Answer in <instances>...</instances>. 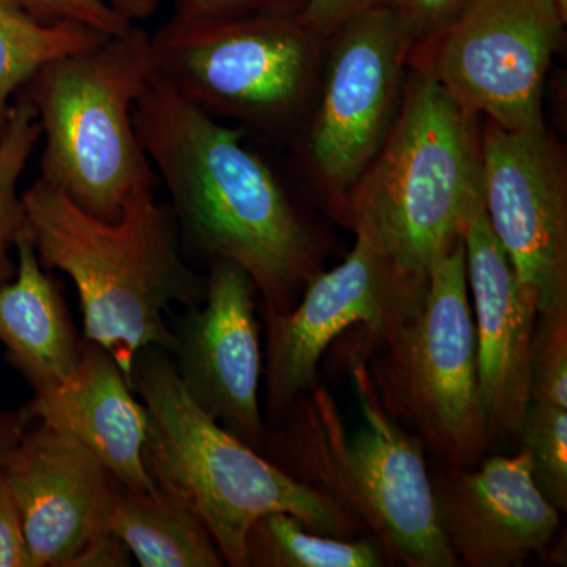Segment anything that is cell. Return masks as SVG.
<instances>
[{
  "mask_svg": "<svg viewBox=\"0 0 567 567\" xmlns=\"http://www.w3.org/2000/svg\"><path fill=\"white\" fill-rule=\"evenodd\" d=\"M0 567H32L17 502L0 468Z\"/></svg>",
  "mask_w": 567,
  "mask_h": 567,
  "instance_id": "83f0119b",
  "label": "cell"
},
{
  "mask_svg": "<svg viewBox=\"0 0 567 567\" xmlns=\"http://www.w3.org/2000/svg\"><path fill=\"white\" fill-rule=\"evenodd\" d=\"M436 518L458 565L509 567L543 551L559 511L540 494L527 451L432 476Z\"/></svg>",
  "mask_w": 567,
  "mask_h": 567,
  "instance_id": "9a60e30c",
  "label": "cell"
},
{
  "mask_svg": "<svg viewBox=\"0 0 567 567\" xmlns=\"http://www.w3.org/2000/svg\"><path fill=\"white\" fill-rule=\"evenodd\" d=\"M555 6L561 13L563 20L567 21V0H554Z\"/></svg>",
  "mask_w": 567,
  "mask_h": 567,
  "instance_id": "1f68e13d",
  "label": "cell"
},
{
  "mask_svg": "<svg viewBox=\"0 0 567 567\" xmlns=\"http://www.w3.org/2000/svg\"><path fill=\"white\" fill-rule=\"evenodd\" d=\"M427 281L399 270L357 237L338 267L317 271L287 312L260 311L265 324V406L271 421L317 385L319 364L339 336L363 324L380 333L415 315Z\"/></svg>",
  "mask_w": 567,
  "mask_h": 567,
  "instance_id": "8fae6325",
  "label": "cell"
},
{
  "mask_svg": "<svg viewBox=\"0 0 567 567\" xmlns=\"http://www.w3.org/2000/svg\"><path fill=\"white\" fill-rule=\"evenodd\" d=\"M412 66L382 147L347 194V221L405 275L431 268L484 213L480 117Z\"/></svg>",
  "mask_w": 567,
  "mask_h": 567,
  "instance_id": "277c9868",
  "label": "cell"
},
{
  "mask_svg": "<svg viewBox=\"0 0 567 567\" xmlns=\"http://www.w3.org/2000/svg\"><path fill=\"white\" fill-rule=\"evenodd\" d=\"M388 6H395V0H306L298 13L309 31L327 41L346 22Z\"/></svg>",
  "mask_w": 567,
  "mask_h": 567,
  "instance_id": "4316f807",
  "label": "cell"
},
{
  "mask_svg": "<svg viewBox=\"0 0 567 567\" xmlns=\"http://www.w3.org/2000/svg\"><path fill=\"white\" fill-rule=\"evenodd\" d=\"M204 300L174 324L169 357L186 393L212 420L262 454L267 423L257 292L241 268L213 260Z\"/></svg>",
  "mask_w": 567,
  "mask_h": 567,
  "instance_id": "5bb4252c",
  "label": "cell"
},
{
  "mask_svg": "<svg viewBox=\"0 0 567 567\" xmlns=\"http://www.w3.org/2000/svg\"><path fill=\"white\" fill-rule=\"evenodd\" d=\"M156 73L212 117L289 137L319 85L324 41L300 13L227 21L173 17L151 33Z\"/></svg>",
  "mask_w": 567,
  "mask_h": 567,
  "instance_id": "ba28073f",
  "label": "cell"
},
{
  "mask_svg": "<svg viewBox=\"0 0 567 567\" xmlns=\"http://www.w3.org/2000/svg\"><path fill=\"white\" fill-rule=\"evenodd\" d=\"M566 24L554 0H470L413 47L409 63L477 117L506 132H533L546 126L544 85Z\"/></svg>",
  "mask_w": 567,
  "mask_h": 567,
  "instance_id": "9c48e42d",
  "label": "cell"
},
{
  "mask_svg": "<svg viewBox=\"0 0 567 567\" xmlns=\"http://www.w3.org/2000/svg\"><path fill=\"white\" fill-rule=\"evenodd\" d=\"M134 394L147 410L144 461L156 487L192 507L224 565L246 567V536L257 518L287 513L322 535L363 528L312 488L227 432L186 393L169 353L145 347L134 358Z\"/></svg>",
  "mask_w": 567,
  "mask_h": 567,
  "instance_id": "5b68a950",
  "label": "cell"
},
{
  "mask_svg": "<svg viewBox=\"0 0 567 567\" xmlns=\"http://www.w3.org/2000/svg\"><path fill=\"white\" fill-rule=\"evenodd\" d=\"M40 140L35 110L21 96H14L9 118L0 133V286L11 281L17 274L11 249L28 233V218L18 185Z\"/></svg>",
  "mask_w": 567,
  "mask_h": 567,
  "instance_id": "7402d4cb",
  "label": "cell"
},
{
  "mask_svg": "<svg viewBox=\"0 0 567 567\" xmlns=\"http://www.w3.org/2000/svg\"><path fill=\"white\" fill-rule=\"evenodd\" d=\"M413 47L394 6L365 11L324 41L322 95L305 148L312 173L333 196L352 192L382 147Z\"/></svg>",
  "mask_w": 567,
  "mask_h": 567,
  "instance_id": "30bf717a",
  "label": "cell"
},
{
  "mask_svg": "<svg viewBox=\"0 0 567 567\" xmlns=\"http://www.w3.org/2000/svg\"><path fill=\"white\" fill-rule=\"evenodd\" d=\"M32 423H35L28 406L21 410H7L0 406V464L11 450L20 443Z\"/></svg>",
  "mask_w": 567,
  "mask_h": 567,
  "instance_id": "f546056e",
  "label": "cell"
},
{
  "mask_svg": "<svg viewBox=\"0 0 567 567\" xmlns=\"http://www.w3.org/2000/svg\"><path fill=\"white\" fill-rule=\"evenodd\" d=\"M134 123L183 249L241 268L260 311H290L319 271V240L248 132L200 111L158 73L134 104Z\"/></svg>",
  "mask_w": 567,
  "mask_h": 567,
  "instance_id": "6da1fadb",
  "label": "cell"
},
{
  "mask_svg": "<svg viewBox=\"0 0 567 567\" xmlns=\"http://www.w3.org/2000/svg\"><path fill=\"white\" fill-rule=\"evenodd\" d=\"M155 73L151 33L133 24L44 63L17 93L39 118L40 178L104 221H117L134 193L158 185L134 123Z\"/></svg>",
  "mask_w": 567,
  "mask_h": 567,
  "instance_id": "8992f818",
  "label": "cell"
},
{
  "mask_svg": "<svg viewBox=\"0 0 567 567\" xmlns=\"http://www.w3.org/2000/svg\"><path fill=\"white\" fill-rule=\"evenodd\" d=\"M110 532L142 567L224 566L203 520L159 487L132 491L118 486Z\"/></svg>",
  "mask_w": 567,
  "mask_h": 567,
  "instance_id": "d6986e66",
  "label": "cell"
},
{
  "mask_svg": "<svg viewBox=\"0 0 567 567\" xmlns=\"http://www.w3.org/2000/svg\"><path fill=\"white\" fill-rule=\"evenodd\" d=\"M364 333L379 347L368 365L388 413L443 468L483 461L494 436L481 390L464 240L431 268L415 315Z\"/></svg>",
  "mask_w": 567,
  "mask_h": 567,
  "instance_id": "52a82bcc",
  "label": "cell"
},
{
  "mask_svg": "<svg viewBox=\"0 0 567 567\" xmlns=\"http://www.w3.org/2000/svg\"><path fill=\"white\" fill-rule=\"evenodd\" d=\"M481 390L492 436L517 439L529 402V347L537 312L496 240L486 213L464 235Z\"/></svg>",
  "mask_w": 567,
  "mask_h": 567,
  "instance_id": "2e32d148",
  "label": "cell"
},
{
  "mask_svg": "<svg viewBox=\"0 0 567 567\" xmlns=\"http://www.w3.org/2000/svg\"><path fill=\"white\" fill-rule=\"evenodd\" d=\"M22 203L40 264L76 287L82 338L107 350L132 385L142 349H173L164 315L204 300L205 278L186 262L169 204L156 200L155 188H142L117 221H104L40 177L22 193Z\"/></svg>",
  "mask_w": 567,
  "mask_h": 567,
  "instance_id": "3957f363",
  "label": "cell"
},
{
  "mask_svg": "<svg viewBox=\"0 0 567 567\" xmlns=\"http://www.w3.org/2000/svg\"><path fill=\"white\" fill-rule=\"evenodd\" d=\"M106 39L85 25L44 24L17 0H0V133L14 96L41 65L89 50Z\"/></svg>",
  "mask_w": 567,
  "mask_h": 567,
  "instance_id": "44dd1931",
  "label": "cell"
},
{
  "mask_svg": "<svg viewBox=\"0 0 567 567\" xmlns=\"http://www.w3.org/2000/svg\"><path fill=\"white\" fill-rule=\"evenodd\" d=\"M470 0H395L415 44L431 39L453 20Z\"/></svg>",
  "mask_w": 567,
  "mask_h": 567,
  "instance_id": "f1b7e54d",
  "label": "cell"
},
{
  "mask_svg": "<svg viewBox=\"0 0 567 567\" xmlns=\"http://www.w3.org/2000/svg\"><path fill=\"white\" fill-rule=\"evenodd\" d=\"M35 20L44 24L71 22L103 35H121L133 22L112 9L106 0H17Z\"/></svg>",
  "mask_w": 567,
  "mask_h": 567,
  "instance_id": "d4e9b609",
  "label": "cell"
},
{
  "mask_svg": "<svg viewBox=\"0 0 567 567\" xmlns=\"http://www.w3.org/2000/svg\"><path fill=\"white\" fill-rule=\"evenodd\" d=\"M28 410L33 420L84 446L118 486L132 491L156 487L144 461L147 410L102 346L82 338L69 379L33 394Z\"/></svg>",
  "mask_w": 567,
  "mask_h": 567,
  "instance_id": "e0dca14e",
  "label": "cell"
},
{
  "mask_svg": "<svg viewBox=\"0 0 567 567\" xmlns=\"http://www.w3.org/2000/svg\"><path fill=\"white\" fill-rule=\"evenodd\" d=\"M20 511L32 567H125L110 532L118 484L70 436L32 423L0 464Z\"/></svg>",
  "mask_w": 567,
  "mask_h": 567,
  "instance_id": "4fadbf2b",
  "label": "cell"
},
{
  "mask_svg": "<svg viewBox=\"0 0 567 567\" xmlns=\"http://www.w3.org/2000/svg\"><path fill=\"white\" fill-rule=\"evenodd\" d=\"M246 567H382L372 537H336L306 527L301 518L271 513L257 518L246 536Z\"/></svg>",
  "mask_w": 567,
  "mask_h": 567,
  "instance_id": "ffe728a7",
  "label": "cell"
},
{
  "mask_svg": "<svg viewBox=\"0 0 567 567\" xmlns=\"http://www.w3.org/2000/svg\"><path fill=\"white\" fill-rule=\"evenodd\" d=\"M17 274L0 286V342L33 394L65 382L81 339L58 282L44 270L29 234L17 241Z\"/></svg>",
  "mask_w": 567,
  "mask_h": 567,
  "instance_id": "ac0fdd59",
  "label": "cell"
},
{
  "mask_svg": "<svg viewBox=\"0 0 567 567\" xmlns=\"http://www.w3.org/2000/svg\"><path fill=\"white\" fill-rule=\"evenodd\" d=\"M528 390L529 401L567 409V309L536 317Z\"/></svg>",
  "mask_w": 567,
  "mask_h": 567,
  "instance_id": "cb8c5ba5",
  "label": "cell"
},
{
  "mask_svg": "<svg viewBox=\"0 0 567 567\" xmlns=\"http://www.w3.org/2000/svg\"><path fill=\"white\" fill-rule=\"evenodd\" d=\"M517 439L528 453L532 477L540 494L567 511V409L529 401Z\"/></svg>",
  "mask_w": 567,
  "mask_h": 567,
  "instance_id": "603a6c76",
  "label": "cell"
},
{
  "mask_svg": "<svg viewBox=\"0 0 567 567\" xmlns=\"http://www.w3.org/2000/svg\"><path fill=\"white\" fill-rule=\"evenodd\" d=\"M350 360L360 425L347 427L317 383L267 424L264 456L352 517L386 561L457 566L436 518L423 443L383 406L368 358L354 352Z\"/></svg>",
  "mask_w": 567,
  "mask_h": 567,
  "instance_id": "7a4b0ae2",
  "label": "cell"
},
{
  "mask_svg": "<svg viewBox=\"0 0 567 567\" xmlns=\"http://www.w3.org/2000/svg\"><path fill=\"white\" fill-rule=\"evenodd\" d=\"M106 2L125 20L137 24V22L151 20L162 0H106Z\"/></svg>",
  "mask_w": 567,
  "mask_h": 567,
  "instance_id": "4dcf8cb0",
  "label": "cell"
},
{
  "mask_svg": "<svg viewBox=\"0 0 567 567\" xmlns=\"http://www.w3.org/2000/svg\"><path fill=\"white\" fill-rule=\"evenodd\" d=\"M484 213L537 315L567 309V164L547 126L481 132Z\"/></svg>",
  "mask_w": 567,
  "mask_h": 567,
  "instance_id": "7c38bea8",
  "label": "cell"
},
{
  "mask_svg": "<svg viewBox=\"0 0 567 567\" xmlns=\"http://www.w3.org/2000/svg\"><path fill=\"white\" fill-rule=\"evenodd\" d=\"M173 17L193 21H227L256 14L297 13L306 0H169Z\"/></svg>",
  "mask_w": 567,
  "mask_h": 567,
  "instance_id": "484cf974",
  "label": "cell"
}]
</instances>
